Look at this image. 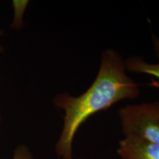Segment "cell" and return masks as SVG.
Returning <instances> with one entry per match:
<instances>
[{"mask_svg": "<svg viewBox=\"0 0 159 159\" xmlns=\"http://www.w3.org/2000/svg\"><path fill=\"white\" fill-rule=\"evenodd\" d=\"M139 94L140 85L127 74L122 55L114 49L103 51L97 76L85 92L77 97L64 92L55 97V105L64 113L63 128L55 145L57 158L74 159L75 135L91 116L122 100L136 99Z\"/></svg>", "mask_w": 159, "mask_h": 159, "instance_id": "obj_1", "label": "cell"}, {"mask_svg": "<svg viewBox=\"0 0 159 159\" xmlns=\"http://www.w3.org/2000/svg\"><path fill=\"white\" fill-rule=\"evenodd\" d=\"M118 116L125 137L136 138L159 145V102L127 105Z\"/></svg>", "mask_w": 159, "mask_h": 159, "instance_id": "obj_2", "label": "cell"}, {"mask_svg": "<svg viewBox=\"0 0 159 159\" xmlns=\"http://www.w3.org/2000/svg\"><path fill=\"white\" fill-rule=\"evenodd\" d=\"M116 152L120 159H159V145L130 137H124Z\"/></svg>", "mask_w": 159, "mask_h": 159, "instance_id": "obj_3", "label": "cell"}, {"mask_svg": "<svg viewBox=\"0 0 159 159\" xmlns=\"http://www.w3.org/2000/svg\"><path fill=\"white\" fill-rule=\"evenodd\" d=\"M152 41L155 54L158 61L156 63H148L142 57L130 56L125 61L126 71L136 74H144L152 76L157 80H152L150 85L159 88V38L152 33Z\"/></svg>", "mask_w": 159, "mask_h": 159, "instance_id": "obj_4", "label": "cell"}, {"mask_svg": "<svg viewBox=\"0 0 159 159\" xmlns=\"http://www.w3.org/2000/svg\"><path fill=\"white\" fill-rule=\"evenodd\" d=\"M30 2L27 0H13L12 2L14 15L11 25L12 29L19 30L24 26V16Z\"/></svg>", "mask_w": 159, "mask_h": 159, "instance_id": "obj_5", "label": "cell"}, {"mask_svg": "<svg viewBox=\"0 0 159 159\" xmlns=\"http://www.w3.org/2000/svg\"><path fill=\"white\" fill-rule=\"evenodd\" d=\"M12 159H33V156L28 147L21 144L15 150Z\"/></svg>", "mask_w": 159, "mask_h": 159, "instance_id": "obj_6", "label": "cell"}, {"mask_svg": "<svg viewBox=\"0 0 159 159\" xmlns=\"http://www.w3.org/2000/svg\"><path fill=\"white\" fill-rule=\"evenodd\" d=\"M2 32L0 30V35H2ZM2 51H3V49H2V47L0 46V52H2Z\"/></svg>", "mask_w": 159, "mask_h": 159, "instance_id": "obj_7", "label": "cell"}]
</instances>
